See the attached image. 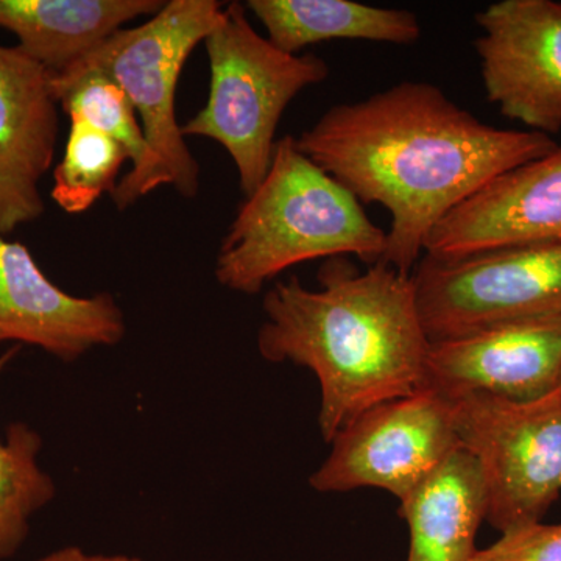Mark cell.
Segmentation results:
<instances>
[{"instance_id":"277c9868","label":"cell","mask_w":561,"mask_h":561,"mask_svg":"<svg viewBox=\"0 0 561 561\" xmlns=\"http://www.w3.org/2000/svg\"><path fill=\"white\" fill-rule=\"evenodd\" d=\"M225 3L217 0H169L149 21L122 28L58 76L101 73L119 84L138 114L150 150V164L138 176H125L110 195L125 210L160 187L181 197L201 191V164L187 147L176 119V87L192 51L216 27ZM57 77V76H54Z\"/></svg>"},{"instance_id":"4fadbf2b","label":"cell","mask_w":561,"mask_h":561,"mask_svg":"<svg viewBox=\"0 0 561 561\" xmlns=\"http://www.w3.org/2000/svg\"><path fill=\"white\" fill-rule=\"evenodd\" d=\"M51 73L18 47L0 46V236L41 219L39 183L57 150L60 117Z\"/></svg>"},{"instance_id":"8fae6325","label":"cell","mask_w":561,"mask_h":561,"mask_svg":"<svg viewBox=\"0 0 561 561\" xmlns=\"http://www.w3.org/2000/svg\"><path fill=\"white\" fill-rule=\"evenodd\" d=\"M127 332L111 294L76 297L55 286L21 242L0 236V345H32L73 362L98 346H114Z\"/></svg>"},{"instance_id":"2e32d148","label":"cell","mask_w":561,"mask_h":561,"mask_svg":"<svg viewBox=\"0 0 561 561\" xmlns=\"http://www.w3.org/2000/svg\"><path fill=\"white\" fill-rule=\"evenodd\" d=\"M243 5L287 54L332 39L413 46L423 35L413 11L354 0H247Z\"/></svg>"},{"instance_id":"3957f363","label":"cell","mask_w":561,"mask_h":561,"mask_svg":"<svg viewBox=\"0 0 561 561\" xmlns=\"http://www.w3.org/2000/svg\"><path fill=\"white\" fill-rule=\"evenodd\" d=\"M386 247L387 231L289 135L276 140L267 175L236 214L214 273L220 286L257 295L294 265L356 256L370 267Z\"/></svg>"},{"instance_id":"9c48e42d","label":"cell","mask_w":561,"mask_h":561,"mask_svg":"<svg viewBox=\"0 0 561 561\" xmlns=\"http://www.w3.org/2000/svg\"><path fill=\"white\" fill-rule=\"evenodd\" d=\"M486 101L529 131H561V2L500 0L474 18Z\"/></svg>"},{"instance_id":"7402d4cb","label":"cell","mask_w":561,"mask_h":561,"mask_svg":"<svg viewBox=\"0 0 561 561\" xmlns=\"http://www.w3.org/2000/svg\"><path fill=\"white\" fill-rule=\"evenodd\" d=\"M560 391H561V386H560Z\"/></svg>"},{"instance_id":"7c38bea8","label":"cell","mask_w":561,"mask_h":561,"mask_svg":"<svg viewBox=\"0 0 561 561\" xmlns=\"http://www.w3.org/2000/svg\"><path fill=\"white\" fill-rule=\"evenodd\" d=\"M561 243V146L497 176L435 227L423 256L457 260L507 247Z\"/></svg>"},{"instance_id":"ba28073f","label":"cell","mask_w":561,"mask_h":561,"mask_svg":"<svg viewBox=\"0 0 561 561\" xmlns=\"http://www.w3.org/2000/svg\"><path fill=\"white\" fill-rule=\"evenodd\" d=\"M330 445V456L309 479L311 489H378L398 502L460 448L451 401L431 390L375 405L342 427Z\"/></svg>"},{"instance_id":"44dd1931","label":"cell","mask_w":561,"mask_h":561,"mask_svg":"<svg viewBox=\"0 0 561 561\" xmlns=\"http://www.w3.org/2000/svg\"><path fill=\"white\" fill-rule=\"evenodd\" d=\"M36 561H142L136 557L128 556H102V553H88L77 546H68V548L58 549L41 557Z\"/></svg>"},{"instance_id":"ac0fdd59","label":"cell","mask_w":561,"mask_h":561,"mask_svg":"<svg viewBox=\"0 0 561 561\" xmlns=\"http://www.w3.org/2000/svg\"><path fill=\"white\" fill-rule=\"evenodd\" d=\"M51 91L69 119L84 121L119 144L131 161L125 176H138L149 168L150 150L138 114L119 84L101 73L51 76Z\"/></svg>"},{"instance_id":"8992f818","label":"cell","mask_w":561,"mask_h":561,"mask_svg":"<svg viewBox=\"0 0 561 561\" xmlns=\"http://www.w3.org/2000/svg\"><path fill=\"white\" fill-rule=\"evenodd\" d=\"M461 449L481 468L486 523L507 531L541 522L561 494V391L534 401L468 394L451 401Z\"/></svg>"},{"instance_id":"5b68a950","label":"cell","mask_w":561,"mask_h":561,"mask_svg":"<svg viewBox=\"0 0 561 561\" xmlns=\"http://www.w3.org/2000/svg\"><path fill=\"white\" fill-rule=\"evenodd\" d=\"M209 61V94L184 138H208L230 154L245 197L260 187L276 147L284 111L306 88L328 80L331 68L313 54H287L256 32L241 2L225 3L203 41Z\"/></svg>"},{"instance_id":"e0dca14e","label":"cell","mask_w":561,"mask_h":561,"mask_svg":"<svg viewBox=\"0 0 561 561\" xmlns=\"http://www.w3.org/2000/svg\"><path fill=\"white\" fill-rule=\"evenodd\" d=\"M20 353L11 346L0 356V375ZM0 442V561L10 559L31 529V518L55 497V483L39 467L43 440L25 423H13Z\"/></svg>"},{"instance_id":"ffe728a7","label":"cell","mask_w":561,"mask_h":561,"mask_svg":"<svg viewBox=\"0 0 561 561\" xmlns=\"http://www.w3.org/2000/svg\"><path fill=\"white\" fill-rule=\"evenodd\" d=\"M470 561H561V524H524L507 531Z\"/></svg>"},{"instance_id":"7a4b0ae2","label":"cell","mask_w":561,"mask_h":561,"mask_svg":"<svg viewBox=\"0 0 561 561\" xmlns=\"http://www.w3.org/2000/svg\"><path fill=\"white\" fill-rule=\"evenodd\" d=\"M319 283L317 290L297 276L273 284L257 350L316 375L321 437L331 443L375 405L423 390L431 341L412 275L381 262L357 272L348 257H331Z\"/></svg>"},{"instance_id":"d6986e66","label":"cell","mask_w":561,"mask_h":561,"mask_svg":"<svg viewBox=\"0 0 561 561\" xmlns=\"http://www.w3.org/2000/svg\"><path fill=\"white\" fill-rule=\"evenodd\" d=\"M69 122L65 153L54 171L50 195L65 213L81 214L101 201L103 194H113L122 164L130 160L105 133L77 117Z\"/></svg>"},{"instance_id":"52a82bcc","label":"cell","mask_w":561,"mask_h":561,"mask_svg":"<svg viewBox=\"0 0 561 561\" xmlns=\"http://www.w3.org/2000/svg\"><path fill=\"white\" fill-rule=\"evenodd\" d=\"M431 342L507 321L561 316V243L457 257L423 256L412 273Z\"/></svg>"},{"instance_id":"6da1fadb","label":"cell","mask_w":561,"mask_h":561,"mask_svg":"<svg viewBox=\"0 0 561 561\" xmlns=\"http://www.w3.org/2000/svg\"><path fill=\"white\" fill-rule=\"evenodd\" d=\"M298 150L362 205L390 213L381 264L412 275L431 232L497 176L559 144L491 127L430 81L405 80L341 103L295 138Z\"/></svg>"},{"instance_id":"5bb4252c","label":"cell","mask_w":561,"mask_h":561,"mask_svg":"<svg viewBox=\"0 0 561 561\" xmlns=\"http://www.w3.org/2000/svg\"><path fill=\"white\" fill-rule=\"evenodd\" d=\"M160 0H0V27L18 49L51 76L65 72L103 41L138 18H151Z\"/></svg>"},{"instance_id":"30bf717a","label":"cell","mask_w":561,"mask_h":561,"mask_svg":"<svg viewBox=\"0 0 561 561\" xmlns=\"http://www.w3.org/2000/svg\"><path fill=\"white\" fill-rule=\"evenodd\" d=\"M561 386V316L507 321L431 342L423 390L456 401L491 394L534 401Z\"/></svg>"},{"instance_id":"9a60e30c","label":"cell","mask_w":561,"mask_h":561,"mask_svg":"<svg viewBox=\"0 0 561 561\" xmlns=\"http://www.w3.org/2000/svg\"><path fill=\"white\" fill-rule=\"evenodd\" d=\"M398 515L408 524V561H470L479 527L486 522L481 468L457 449L408 500Z\"/></svg>"}]
</instances>
